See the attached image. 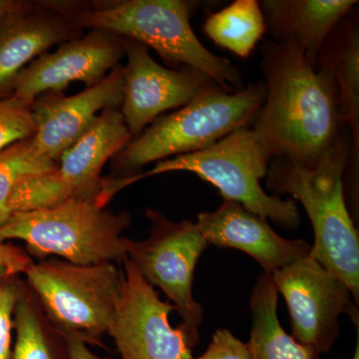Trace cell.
Wrapping results in <instances>:
<instances>
[{
	"instance_id": "cell-11",
	"label": "cell",
	"mask_w": 359,
	"mask_h": 359,
	"mask_svg": "<svg viewBox=\"0 0 359 359\" xmlns=\"http://www.w3.org/2000/svg\"><path fill=\"white\" fill-rule=\"evenodd\" d=\"M125 57L124 97L120 111L132 139L143 133L163 113L183 107L218 85L192 68L169 69L160 65L148 47L135 40L125 39Z\"/></svg>"
},
{
	"instance_id": "cell-17",
	"label": "cell",
	"mask_w": 359,
	"mask_h": 359,
	"mask_svg": "<svg viewBox=\"0 0 359 359\" xmlns=\"http://www.w3.org/2000/svg\"><path fill=\"white\" fill-rule=\"evenodd\" d=\"M354 0H264L266 27L276 41L294 42L316 66L328 37L353 8Z\"/></svg>"
},
{
	"instance_id": "cell-13",
	"label": "cell",
	"mask_w": 359,
	"mask_h": 359,
	"mask_svg": "<svg viewBox=\"0 0 359 359\" xmlns=\"http://www.w3.org/2000/svg\"><path fill=\"white\" fill-rule=\"evenodd\" d=\"M124 97V69L118 65L102 81L73 96L46 92L32 105L35 131L32 143L40 154L58 163L61 156L96 122L104 110L120 109Z\"/></svg>"
},
{
	"instance_id": "cell-25",
	"label": "cell",
	"mask_w": 359,
	"mask_h": 359,
	"mask_svg": "<svg viewBox=\"0 0 359 359\" xmlns=\"http://www.w3.org/2000/svg\"><path fill=\"white\" fill-rule=\"evenodd\" d=\"M18 276L0 280V359H11L13 353L14 309L25 290Z\"/></svg>"
},
{
	"instance_id": "cell-18",
	"label": "cell",
	"mask_w": 359,
	"mask_h": 359,
	"mask_svg": "<svg viewBox=\"0 0 359 359\" xmlns=\"http://www.w3.org/2000/svg\"><path fill=\"white\" fill-rule=\"evenodd\" d=\"M278 290L271 276L257 278L250 299L252 313L250 347L252 359H321L311 347L302 346L287 334L278 316Z\"/></svg>"
},
{
	"instance_id": "cell-31",
	"label": "cell",
	"mask_w": 359,
	"mask_h": 359,
	"mask_svg": "<svg viewBox=\"0 0 359 359\" xmlns=\"http://www.w3.org/2000/svg\"><path fill=\"white\" fill-rule=\"evenodd\" d=\"M13 276V275H11V273H9V271H7L6 269L0 268V280H1V278H6V276Z\"/></svg>"
},
{
	"instance_id": "cell-27",
	"label": "cell",
	"mask_w": 359,
	"mask_h": 359,
	"mask_svg": "<svg viewBox=\"0 0 359 359\" xmlns=\"http://www.w3.org/2000/svg\"><path fill=\"white\" fill-rule=\"evenodd\" d=\"M32 263V257L25 250L0 242V268L6 269L11 275L25 273Z\"/></svg>"
},
{
	"instance_id": "cell-29",
	"label": "cell",
	"mask_w": 359,
	"mask_h": 359,
	"mask_svg": "<svg viewBox=\"0 0 359 359\" xmlns=\"http://www.w3.org/2000/svg\"><path fill=\"white\" fill-rule=\"evenodd\" d=\"M15 2V0H0V20L13 8Z\"/></svg>"
},
{
	"instance_id": "cell-19",
	"label": "cell",
	"mask_w": 359,
	"mask_h": 359,
	"mask_svg": "<svg viewBox=\"0 0 359 359\" xmlns=\"http://www.w3.org/2000/svg\"><path fill=\"white\" fill-rule=\"evenodd\" d=\"M334 44L321 51V66L334 80L341 122L346 123L353 137L354 152L359 148V34L355 22L337 30Z\"/></svg>"
},
{
	"instance_id": "cell-22",
	"label": "cell",
	"mask_w": 359,
	"mask_h": 359,
	"mask_svg": "<svg viewBox=\"0 0 359 359\" xmlns=\"http://www.w3.org/2000/svg\"><path fill=\"white\" fill-rule=\"evenodd\" d=\"M58 163L40 154L32 137L0 151V226L11 218L8 202L16 185L28 175L56 169Z\"/></svg>"
},
{
	"instance_id": "cell-6",
	"label": "cell",
	"mask_w": 359,
	"mask_h": 359,
	"mask_svg": "<svg viewBox=\"0 0 359 359\" xmlns=\"http://www.w3.org/2000/svg\"><path fill=\"white\" fill-rule=\"evenodd\" d=\"M25 275L57 334L102 346L121 294L123 271L114 263L80 266L52 257L33 262Z\"/></svg>"
},
{
	"instance_id": "cell-7",
	"label": "cell",
	"mask_w": 359,
	"mask_h": 359,
	"mask_svg": "<svg viewBox=\"0 0 359 359\" xmlns=\"http://www.w3.org/2000/svg\"><path fill=\"white\" fill-rule=\"evenodd\" d=\"M273 159L261 137L243 127L204 150L160 161L141 176L190 172L216 187L224 201L238 203L287 230H297L302 217L295 201L269 196L261 185Z\"/></svg>"
},
{
	"instance_id": "cell-2",
	"label": "cell",
	"mask_w": 359,
	"mask_h": 359,
	"mask_svg": "<svg viewBox=\"0 0 359 359\" xmlns=\"http://www.w3.org/2000/svg\"><path fill=\"white\" fill-rule=\"evenodd\" d=\"M79 29L115 33L154 49L174 69L200 71L226 90H242L237 68L205 48L190 22L192 2L184 0L57 1Z\"/></svg>"
},
{
	"instance_id": "cell-8",
	"label": "cell",
	"mask_w": 359,
	"mask_h": 359,
	"mask_svg": "<svg viewBox=\"0 0 359 359\" xmlns=\"http://www.w3.org/2000/svg\"><path fill=\"white\" fill-rule=\"evenodd\" d=\"M146 218L151 224L150 237L140 242L128 238L127 259L146 282L167 295L182 323L199 327L204 309L193 297L194 275L209 245L193 222H173L153 209L146 211Z\"/></svg>"
},
{
	"instance_id": "cell-1",
	"label": "cell",
	"mask_w": 359,
	"mask_h": 359,
	"mask_svg": "<svg viewBox=\"0 0 359 359\" xmlns=\"http://www.w3.org/2000/svg\"><path fill=\"white\" fill-rule=\"evenodd\" d=\"M262 51L266 98L252 129L273 158L313 167L339 136L334 80L294 42L269 40Z\"/></svg>"
},
{
	"instance_id": "cell-21",
	"label": "cell",
	"mask_w": 359,
	"mask_h": 359,
	"mask_svg": "<svg viewBox=\"0 0 359 359\" xmlns=\"http://www.w3.org/2000/svg\"><path fill=\"white\" fill-rule=\"evenodd\" d=\"M15 342L11 359H68L59 353L47 332L42 311L32 292H23L13 314Z\"/></svg>"
},
{
	"instance_id": "cell-5",
	"label": "cell",
	"mask_w": 359,
	"mask_h": 359,
	"mask_svg": "<svg viewBox=\"0 0 359 359\" xmlns=\"http://www.w3.org/2000/svg\"><path fill=\"white\" fill-rule=\"evenodd\" d=\"M131 222L128 212L116 214L91 201L69 199L13 215L0 226V242L22 241L39 261L56 256L80 266L123 263L128 242L123 233Z\"/></svg>"
},
{
	"instance_id": "cell-30",
	"label": "cell",
	"mask_w": 359,
	"mask_h": 359,
	"mask_svg": "<svg viewBox=\"0 0 359 359\" xmlns=\"http://www.w3.org/2000/svg\"><path fill=\"white\" fill-rule=\"evenodd\" d=\"M359 330L358 332V337H356V344L355 349H354V353L353 358L351 359H359Z\"/></svg>"
},
{
	"instance_id": "cell-28",
	"label": "cell",
	"mask_w": 359,
	"mask_h": 359,
	"mask_svg": "<svg viewBox=\"0 0 359 359\" xmlns=\"http://www.w3.org/2000/svg\"><path fill=\"white\" fill-rule=\"evenodd\" d=\"M65 344L68 359H108L100 358L90 351L88 344L73 335H60Z\"/></svg>"
},
{
	"instance_id": "cell-3",
	"label": "cell",
	"mask_w": 359,
	"mask_h": 359,
	"mask_svg": "<svg viewBox=\"0 0 359 359\" xmlns=\"http://www.w3.org/2000/svg\"><path fill=\"white\" fill-rule=\"evenodd\" d=\"M348 154L349 142L339 135L313 167L276 157L266 184L278 196L290 195L301 203L313 229L309 256L344 280L358 306L359 238L344 189Z\"/></svg>"
},
{
	"instance_id": "cell-15",
	"label": "cell",
	"mask_w": 359,
	"mask_h": 359,
	"mask_svg": "<svg viewBox=\"0 0 359 359\" xmlns=\"http://www.w3.org/2000/svg\"><path fill=\"white\" fill-rule=\"evenodd\" d=\"M196 224L208 245L242 250L269 275L311 254L308 243L283 238L268 219L231 201H224L215 211L201 212Z\"/></svg>"
},
{
	"instance_id": "cell-23",
	"label": "cell",
	"mask_w": 359,
	"mask_h": 359,
	"mask_svg": "<svg viewBox=\"0 0 359 359\" xmlns=\"http://www.w3.org/2000/svg\"><path fill=\"white\" fill-rule=\"evenodd\" d=\"M72 199L70 191L58 173L50 171L26 176L16 185L8 202L11 217L18 212L39 211Z\"/></svg>"
},
{
	"instance_id": "cell-9",
	"label": "cell",
	"mask_w": 359,
	"mask_h": 359,
	"mask_svg": "<svg viewBox=\"0 0 359 359\" xmlns=\"http://www.w3.org/2000/svg\"><path fill=\"white\" fill-rule=\"evenodd\" d=\"M123 264L121 294L108 330L121 359H193L199 327H172L173 304L160 299L128 259Z\"/></svg>"
},
{
	"instance_id": "cell-12",
	"label": "cell",
	"mask_w": 359,
	"mask_h": 359,
	"mask_svg": "<svg viewBox=\"0 0 359 359\" xmlns=\"http://www.w3.org/2000/svg\"><path fill=\"white\" fill-rule=\"evenodd\" d=\"M123 57L124 37L105 30H90L26 66L14 82L11 96L32 106L46 92L62 93L71 82H82L88 88L102 81Z\"/></svg>"
},
{
	"instance_id": "cell-14",
	"label": "cell",
	"mask_w": 359,
	"mask_h": 359,
	"mask_svg": "<svg viewBox=\"0 0 359 359\" xmlns=\"http://www.w3.org/2000/svg\"><path fill=\"white\" fill-rule=\"evenodd\" d=\"M82 33L57 1H16L0 20V99L13 95L16 78L34 59Z\"/></svg>"
},
{
	"instance_id": "cell-20",
	"label": "cell",
	"mask_w": 359,
	"mask_h": 359,
	"mask_svg": "<svg viewBox=\"0 0 359 359\" xmlns=\"http://www.w3.org/2000/svg\"><path fill=\"white\" fill-rule=\"evenodd\" d=\"M266 29L263 11L257 0H236L211 14L204 25L210 39L242 58L252 53Z\"/></svg>"
},
{
	"instance_id": "cell-26",
	"label": "cell",
	"mask_w": 359,
	"mask_h": 359,
	"mask_svg": "<svg viewBox=\"0 0 359 359\" xmlns=\"http://www.w3.org/2000/svg\"><path fill=\"white\" fill-rule=\"evenodd\" d=\"M196 359H252L250 347L226 328L217 330L204 353Z\"/></svg>"
},
{
	"instance_id": "cell-10",
	"label": "cell",
	"mask_w": 359,
	"mask_h": 359,
	"mask_svg": "<svg viewBox=\"0 0 359 359\" xmlns=\"http://www.w3.org/2000/svg\"><path fill=\"white\" fill-rule=\"evenodd\" d=\"M289 309L292 334L316 353H330L339 337V318L347 314L359 327L358 308L344 280L311 256L271 273Z\"/></svg>"
},
{
	"instance_id": "cell-24",
	"label": "cell",
	"mask_w": 359,
	"mask_h": 359,
	"mask_svg": "<svg viewBox=\"0 0 359 359\" xmlns=\"http://www.w3.org/2000/svg\"><path fill=\"white\" fill-rule=\"evenodd\" d=\"M34 131L32 106L13 96L0 99V151L32 138Z\"/></svg>"
},
{
	"instance_id": "cell-16",
	"label": "cell",
	"mask_w": 359,
	"mask_h": 359,
	"mask_svg": "<svg viewBox=\"0 0 359 359\" xmlns=\"http://www.w3.org/2000/svg\"><path fill=\"white\" fill-rule=\"evenodd\" d=\"M118 108L104 110L96 122L58 161V173L72 199L91 201L106 207L103 167L131 141Z\"/></svg>"
},
{
	"instance_id": "cell-4",
	"label": "cell",
	"mask_w": 359,
	"mask_h": 359,
	"mask_svg": "<svg viewBox=\"0 0 359 359\" xmlns=\"http://www.w3.org/2000/svg\"><path fill=\"white\" fill-rule=\"evenodd\" d=\"M266 98L264 82L238 91L216 85L190 103L160 116L111 160V180L140 174L147 164L198 152L243 127H249Z\"/></svg>"
}]
</instances>
